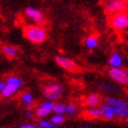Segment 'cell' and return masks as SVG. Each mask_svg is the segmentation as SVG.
<instances>
[{
    "label": "cell",
    "mask_w": 128,
    "mask_h": 128,
    "mask_svg": "<svg viewBox=\"0 0 128 128\" xmlns=\"http://www.w3.org/2000/svg\"><path fill=\"white\" fill-rule=\"evenodd\" d=\"M107 1H110V0H107Z\"/></svg>",
    "instance_id": "f1b7e54d"
},
{
    "label": "cell",
    "mask_w": 128,
    "mask_h": 128,
    "mask_svg": "<svg viewBox=\"0 0 128 128\" xmlns=\"http://www.w3.org/2000/svg\"><path fill=\"white\" fill-rule=\"evenodd\" d=\"M104 104L110 105L112 107H116V108H121V110H127L128 108V102L120 99V98H116V97H106L104 99Z\"/></svg>",
    "instance_id": "ba28073f"
},
{
    "label": "cell",
    "mask_w": 128,
    "mask_h": 128,
    "mask_svg": "<svg viewBox=\"0 0 128 128\" xmlns=\"http://www.w3.org/2000/svg\"><path fill=\"white\" fill-rule=\"evenodd\" d=\"M80 128H86V127H80Z\"/></svg>",
    "instance_id": "4316f807"
},
{
    "label": "cell",
    "mask_w": 128,
    "mask_h": 128,
    "mask_svg": "<svg viewBox=\"0 0 128 128\" xmlns=\"http://www.w3.org/2000/svg\"><path fill=\"white\" fill-rule=\"evenodd\" d=\"M5 84H12V86H18L21 88L24 84V81L21 77H19V76L12 75V76H8V77L5 79Z\"/></svg>",
    "instance_id": "5bb4252c"
},
{
    "label": "cell",
    "mask_w": 128,
    "mask_h": 128,
    "mask_svg": "<svg viewBox=\"0 0 128 128\" xmlns=\"http://www.w3.org/2000/svg\"><path fill=\"white\" fill-rule=\"evenodd\" d=\"M108 75L112 80L120 84H128V72L122 68H110L108 70Z\"/></svg>",
    "instance_id": "3957f363"
},
{
    "label": "cell",
    "mask_w": 128,
    "mask_h": 128,
    "mask_svg": "<svg viewBox=\"0 0 128 128\" xmlns=\"http://www.w3.org/2000/svg\"><path fill=\"white\" fill-rule=\"evenodd\" d=\"M1 51H2V53L6 57H8L10 60L16 57L19 53V49L16 46H12V45H4L1 49Z\"/></svg>",
    "instance_id": "7c38bea8"
},
{
    "label": "cell",
    "mask_w": 128,
    "mask_h": 128,
    "mask_svg": "<svg viewBox=\"0 0 128 128\" xmlns=\"http://www.w3.org/2000/svg\"><path fill=\"white\" fill-rule=\"evenodd\" d=\"M23 34L25 39L34 44H42L47 40V31L40 25H26Z\"/></svg>",
    "instance_id": "6da1fadb"
},
{
    "label": "cell",
    "mask_w": 128,
    "mask_h": 128,
    "mask_svg": "<svg viewBox=\"0 0 128 128\" xmlns=\"http://www.w3.org/2000/svg\"><path fill=\"white\" fill-rule=\"evenodd\" d=\"M34 114L36 118H39L40 120H42L44 118H46L47 116H49L50 112H48L47 110H45L44 108H42L41 106H38L36 110H34Z\"/></svg>",
    "instance_id": "ffe728a7"
},
{
    "label": "cell",
    "mask_w": 128,
    "mask_h": 128,
    "mask_svg": "<svg viewBox=\"0 0 128 128\" xmlns=\"http://www.w3.org/2000/svg\"><path fill=\"white\" fill-rule=\"evenodd\" d=\"M84 103L86 106H88L90 108L93 107H99L100 103H101V97L96 94V93H92L86 96V98L84 100Z\"/></svg>",
    "instance_id": "9c48e42d"
},
{
    "label": "cell",
    "mask_w": 128,
    "mask_h": 128,
    "mask_svg": "<svg viewBox=\"0 0 128 128\" xmlns=\"http://www.w3.org/2000/svg\"><path fill=\"white\" fill-rule=\"evenodd\" d=\"M88 117L93 118V119H99L103 117V112L101 110L100 107H93V108H88L86 110Z\"/></svg>",
    "instance_id": "9a60e30c"
},
{
    "label": "cell",
    "mask_w": 128,
    "mask_h": 128,
    "mask_svg": "<svg viewBox=\"0 0 128 128\" xmlns=\"http://www.w3.org/2000/svg\"><path fill=\"white\" fill-rule=\"evenodd\" d=\"M25 15L38 25H41L45 22V17L43 12L40 10L32 8V6H28V8H25Z\"/></svg>",
    "instance_id": "8992f818"
},
{
    "label": "cell",
    "mask_w": 128,
    "mask_h": 128,
    "mask_svg": "<svg viewBox=\"0 0 128 128\" xmlns=\"http://www.w3.org/2000/svg\"><path fill=\"white\" fill-rule=\"evenodd\" d=\"M98 44H99L98 39L96 36H88L86 39L84 40V46L88 49H95V48H97Z\"/></svg>",
    "instance_id": "2e32d148"
},
{
    "label": "cell",
    "mask_w": 128,
    "mask_h": 128,
    "mask_svg": "<svg viewBox=\"0 0 128 128\" xmlns=\"http://www.w3.org/2000/svg\"><path fill=\"white\" fill-rule=\"evenodd\" d=\"M49 121L54 126H58V125H62V124L65 123L66 118H65L64 114H53V116L50 117V120Z\"/></svg>",
    "instance_id": "e0dca14e"
},
{
    "label": "cell",
    "mask_w": 128,
    "mask_h": 128,
    "mask_svg": "<svg viewBox=\"0 0 128 128\" xmlns=\"http://www.w3.org/2000/svg\"><path fill=\"white\" fill-rule=\"evenodd\" d=\"M20 128H39L36 125H34L31 123H25V124H22L20 126Z\"/></svg>",
    "instance_id": "cb8c5ba5"
},
{
    "label": "cell",
    "mask_w": 128,
    "mask_h": 128,
    "mask_svg": "<svg viewBox=\"0 0 128 128\" xmlns=\"http://www.w3.org/2000/svg\"><path fill=\"white\" fill-rule=\"evenodd\" d=\"M24 116H25V118H26V119L31 120V119L34 118V112H31V110H26V112H25V114H24Z\"/></svg>",
    "instance_id": "603a6c76"
},
{
    "label": "cell",
    "mask_w": 128,
    "mask_h": 128,
    "mask_svg": "<svg viewBox=\"0 0 128 128\" xmlns=\"http://www.w3.org/2000/svg\"><path fill=\"white\" fill-rule=\"evenodd\" d=\"M123 1H124V2H125V3H126V4H127V3H128V0H123Z\"/></svg>",
    "instance_id": "484cf974"
},
{
    "label": "cell",
    "mask_w": 128,
    "mask_h": 128,
    "mask_svg": "<svg viewBox=\"0 0 128 128\" xmlns=\"http://www.w3.org/2000/svg\"><path fill=\"white\" fill-rule=\"evenodd\" d=\"M53 105H54V103L53 102H51V101H44V102H42L41 103V107L42 108H44L45 110H47L48 112H52V110H53Z\"/></svg>",
    "instance_id": "7402d4cb"
},
{
    "label": "cell",
    "mask_w": 128,
    "mask_h": 128,
    "mask_svg": "<svg viewBox=\"0 0 128 128\" xmlns=\"http://www.w3.org/2000/svg\"><path fill=\"white\" fill-rule=\"evenodd\" d=\"M110 25L116 30H124L128 28V15L125 12L114 15L110 19Z\"/></svg>",
    "instance_id": "5b68a950"
},
{
    "label": "cell",
    "mask_w": 128,
    "mask_h": 128,
    "mask_svg": "<svg viewBox=\"0 0 128 128\" xmlns=\"http://www.w3.org/2000/svg\"><path fill=\"white\" fill-rule=\"evenodd\" d=\"M36 126L39 128H56V126H54L49 120H45V119H42V120L38 121V125Z\"/></svg>",
    "instance_id": "44dd1931"
},
{
    "label": "cell",
    "mask_w": 128,
    "mask_h": 128,
    "mask_svg": "<svg viewBox=\"0 0 128 128\" xmlns=\"http://www.w3.org/2000/svg\"><path fill=\"white\" fill-rule=\"evenodd\" d=\"M127 44H128V40H127Z\"/></svg>",
    "instance_id": "83f0119b"
},
{
    "label": "cell",
    "mask_w": 128,
    "mask_h": 128,
    "mask_svg": "<svg viewBox=\"0 0 128 128\" xmlns=\"http://www.w3.org/2000/svg\"><path fill=\"white\" fill-rule=\"evenodd\" d=\"M127 8V4L123 0H110L107 1L105 5V10L108 14L117 15V14H122Z\"/></svg>",
    "instance_id": "277c9868"
},
{
    "label": "cell",
    "mask_w": 128,
    "mask_h": 128,
    "mask_svg": "<svg viewBox=\"0 0 128 128\" xmlns=\"http://www.w3.org/2000/svg\"><path fill=\"white\" fill-rule=\"evenodd\" d=\"M64 94V88L58 84H50L43 88V96L47 101L54 102L60 100Z\"/></svg>",
    "instance_id": "7a4b0ae2"
},
{
    "label": "cell",
    "mask_w": 128,
    "mask_h": 128,
    "mask_svg": "<svg viewBox=\"0 0 128 128\" xmlns=\"http://www.w3.org/2000/svg\"><path fill=\"white\" fill-rule=\"evenodd\" d=\"M20 100L22 103L25 105L26 110H31V108L34 106V95L29 92H25L20 96Z\"/></svg>",
    "instance_id": "30bf717a"
},
{
    "label": "cell",
    "mask_w": 128,
    "mask_h": 128,
    "mask_svg": "<svg viewBox=\"0 0 128 128\" xmlns=\"http://www.w3.org/2000/svg\"><path fill=\"white\" fill-rule=\"evenodd\" d=\"M20 90V86H12V84H6L3 91L0 93L2 98H10L12 96H14L15 94L18 93V91Z\"/></svg>",
    "instance_id": "4fadbf2b"
},
{
    "label": "cell",
    "mask_w": 128,
    "mask_h": 128,
    "mask_svg": "<svg viewBox=\"0 0 128 128\" xmlns=\"http://www.w3.org/2000/svg\"><path fill=\"white\" fill-rule=\"evenodd\" d=\"M108 64L112 68H121L123 65V57L119 52H112L110 60H108Z\"/></svg>",
    "instance_id": "8fae6325"
},
{
    "label": "cell",
    "mask_w": 128,
    "mask_h": 128,
    "mask_svg": "<svg viewBox=\"0 0 128 128\" xmlns=\"http://www.w3.org/2000/svg\"><path fill=\"white\" fill-rule=\"evenodd\" d=\"M52 112L54 114H66V105L60 102H56L53 105V110Z\"/></svg>",
    "instance_id": "d6986e66"
},
{
    "label": "cell",
    "mask_w": 128,
    "mask_h": 128,
    "mask_svg": "<svg viewBox=\"0 0 128 128\" xmlns=\"http://www.w3.org/2000/svg\"><path fill=\"white\" fill-rule=\"evenodd\" d=\"M55 62L60 67L67 70V71H75V70H77L76 62L73 60L69 58V57L62 56V55H57V56H55Z\"/></svg>",
    "instance_id": "52a82bcc"
},
{
    "label": "cell",
    "mask_w": 128,
    "mask_h": 128,
    "mask_svg": "<svg viewBox=\"0 0 128 128\" xmlns=\"http://www.w3.org/2000/svg\"><path fill=\"white\" fill-rule=\"evenodd\" d=\"M6 86V84H5V81H0V93H1L3 90H4V88Z\"/></svg>",
    "instance_id": "d4e9b609"
},
{
    "label": "cell",
    "mask_w": 128,
    "mask_h": 128,
    "mask_svg": "<svg viewBox=\"0 0 128 128\" xmlns=\"http://www.w3.org/2000/svg\"><path fill=\"white\" fill-rule=\"evenodd\" d=\"M78 112V106L74 103L66 104V114H68L70 117H75Z\"/></svg>",
    "instance_id": "ac0fdd59"
}]
</instances>
